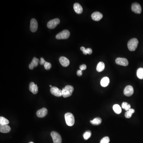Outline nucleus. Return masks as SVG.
Returning <instances> with one entry per match:
<instances>
[{"label":"nucleus","mask_w":143,"mask_h":143,"mask_svg":"<svg viewBox=\"0 0 143 143\" xmlns=\"http://www.w3.org/2000/svg\"><path fill=\"white\" fill-rule=\"evenodd\" d=\"M47 112L48 111L47 109L45 108H43L38 110L36 114L38 117L43 118L47 115Z\"/></svg>","instance_id":"nucleus-13"},{"label":"nucleus","mask_w":143,"mask_h":143,"mask_svg":"<svg viewBox=\"0 0 143 143\" xmlns=\"http://www.w3.org/2000/svg\"><path fill=\"white\" fill-rule=\"evenodd\" d=\"M77 74L78 76H81L82 74V70H78L77 72Z\"/></svg>","instance_id":"nucleus-33"},{"label":"nucleus","mask_w":143,"mask_h":143,"mask_svg":"<svg viewBox=\"0 0 143 143\" xmlns=\"http://www.w3.org/2000/svg\"><path fill=\"white\" fill-rule=\"evenodd\" d=\"M39 63V60L36 57H34L32 60L31 63L29 65V68L30 70L33 69L34 67L37 66L38 63Z\"/></svg>","instance_id":"nucleus-16"},{"label":"nucleus","mask_w":143,"mask_h":143,"mask_svg":"<svg viewBox=\"0 0 143 143\" xmlns=\"http://www.w3.org/2000/svg\"><path fill=\"white\" fill-rule=\"evenodd\" d=\"M54 143H61L62 138L60 135L56 132H52L51 133Z\"/></svg>","instance_id":"nucleus-5"},{"label":"nucleus","mask_w":143,"mask_h":143,"mask_svg":"<svg viewBox=\"0 0 143 143\" xmlns=\"http://www.w3.org/2000/svg\"><path fill=\"white\" fill-rule=\"evenodd\" d=\"M102 122V119L99 117L95 118L92 121H90V122L92 124L94 125H99Z\"/></svg>","instance_id":"nucleus-21"},{"label":"nucleus","mask_w":143,"mask_h":143,"mask_svg":"<svg viewBox=\"0 0 143 143\" xmlns=\"http://www.w3.org/2000/svg\"><path fill=\"white\" fill-rule=\"evenodd\" d=\"M60 64L64 67L68 66L70 64V61L68 58L65 56H61L59 58Z\"/></svg>","instance_id":"nucleus-15"},{"label":"nucleus","mask_w":143,"mask_h":143,"mask_svg":"<svg viewBox=\"0 0 143 143\" xmlns=\"http://www.w3.org/2000/svg\"><path fill=\"white\" fill-rule=\"evenodd\" d=\"M44 68L47 70H49L51 68V65L50 63H48V62H46L44 65Z\"/></svg>","instance_id":"nucleus-29"},{"label":"nucleus","mask_w":143,"mask_h":143,"mask_svg":"<svg viewBox=\"0 0 143 143\" xmlns=\"http://www.w3.org/2000/svg\"><path fill=\"white\" fill-rule=\"evenodd\" d=\"M105 64L102 62H100L98 64L97 66V70L98 72H101L103 71L105 69Z\"/></svg>","instance_id":"nucleus-20"},{"label":"nucleus","mask_w":143,"mask_h":143,"mask_svg":"<svg viewBox=\"0 0 143 143\" xmlns=\"http://www.w3.org/2000/svg\"><path fill=\"white\" fill-rule=\"evenodd\" d=\"M74 91V88L73 86L70 85H67L63 88L62 90V95L64 98H68L72 95Z\"/></svg>","instance_id":"nucleus-1"},{"label":"nucleus","mask_w":143,"mask_h":143,"mask_svg":"<svg viewBox=\"0 0 143 143\" xmlns=\"http://www.w3.org/2000/svg\"><path fill=\"white\" fill-rule=\"evenodd\" d=\"M86 68H87V66H86V65H84V64L82 65H80V66H79V68L82 71L83 70H86Z\"/></svg>","instance_id":"nucleus-30"},{"label":"nucleus","mask_w":143,"mask_h":143,"mask_svg":"<svg viewBox=\"0 0 143 143\" xmlns=\"http://www.w3.org/2000/svg\"><path fill=\"white\" fill-rule=\"evenodd\" d=\"M11 128L8 125H0V132L3 133H7L11 131Z\"/></svg>","instance_id":"nucleus-18"},{"label":"nucleus","mask_w":143,"mask_h":143,"mask_svg":"<svg viewBox=\"0 0 143 143\" xmlns=\"http://www.w3.org/2000/svg\"><path fill=\"white\" fill-rule=\"evenodd\" d=\"M38 28V23L37 21L35 18L31 20L30 25V29L31 32H35L37 31Z\"/></svg>","instance_id":"nucleus-9"},{"label":"nucleus","mask_w":143,"mask_h":143,"mask_svg":"<svg viewBox=\"0 0 143 143\" xmlns=\"http://www.w3.org/2000/svg\"><path fill=\"white\" fill-rule=\"evenodd\" d=\"M135 112V110L132 109H130L129 110L127 111L125 113V117L127 119H129L132 117V114Z\"/></svg>","instance_id":"nucleus-25"},{"label":"nucleus","mask_w":143,"mask_h":143,"mask_svg":"<svg viewBox=\"0 0 143 143\" xmlns=\"http://www.w3.org/2000/svg\"><path fill=\"white\" fill-rule=\"evenodd\" d=\"M50 91L52 95L56 97H61L63 96L62 90L58 89L56 87H52L50 89Z\"/></svg>","instance_id":"nucleus-7"},{"label":"nucleus","mask_w":143,"mask_h":143,"mask_svg":"<svg viewBox=\"0 0 143 143\" xmlns=\"http://www.w3.org/2000/svg\"><path fill=\"white\" fill-rule=\"evenodd\" d=\"M46 62L45 61V60L44 59V58H42V57L41 58L40 61L39 62V63H40V64L41 65H44Z\"/></svg>","instance_id":"nucleus-32"},{"label":"nucleus","mask_w":143,"mask_h":143,"mask_svg":"<svg viewBox=\"0 0 143 143\" xmlns=\"http://www.w3.org/2000/svg\"><path fill=\"white\" fill-rule=\"evenodd\" d=\"M103 17V14L99 12H94L91 15V18L95 21H99Z\"/></svg>","instance_id":"nucleus-12"},{"label":"nucleus","mask_w":143,"mask_h":143,"mask_svg":"<svg viewBox=\"0 0 143 143\" xmlns=\"http://www.w3.org/2000/svg\"><path fill=\"white\" fill-rule=\"evenodd\" d=\"M116 63L117 65L121 66H127L128 65V62L126 58H118L115 60Z\"/></svg>","instance_id":"nucleus-11"},{"label":"nucleus","mask_w":143,"mask_h":143,"mask_svg":"<svg viewBox=\"0 0 143 143\" xmlns=\"http://www.w3.org/2000/svg\"><path fill=\"white\" fill-rule=\"evenodd\" d=\"M132 10L136 14H140L142 12V7L138 3L134 2L132 5Z\"/></svg>","instance_id":"nucleus-8"},{"label":"nucleus","mask_w":143,"mask_h":143,"mask_svg":"<svg viewBox=\"0 0 143 143\" xmlns=\"http://www.w3.org/2000/svg\"><path fill=\"white\" fill-rule=\"evenodd\" d=\"M91 132L89 130H88L84 133L83 137L85 140H87L90 138V137L91 136Z\"/></svg>","instance_id":"nucleus-27"},{"label":"nucleus","mask_w":143,"mask_h":143,"mask_svg":"<svg viewBox=\"0 0 143 143\" xmlns=\"http://www.w3.org/2000/svg\"><path fill=\"white\" fill-rule=\"evenodd\" d=\"M70 32L68 30H64L60 33H58L56 36V38L57 39H67L69 37Z\"/></svg>","instance_id":"nucleus-4"},{"label":"nucleus","mask_w":143,"mask_h":143,"mask_svg":"<svg viewBox=\"0 0 143 143\" xmlns=\"http://www.w3.org/2000/svg\"><path fill=\"white\" fill-rule=\"evenodd\" d=\"M124 94L127 97H130L133 94V89L131 86H128L125 88L124 91Z\"/></svg>","instance_id":"nucleus-10"},{"label":"nucleus","mask_w":143,"mask_h":143,"mask_svg":"<svg viewBox=\"0 0 143 143\" xmlns=\"http://www.w3.org/2000/svg\"><path fill=\"white\" fill-rule=\"evenodd\" d=\"M33 143V142H30V143Z\"/></svg>","instance_id":"nucleus-35"},{"label":"nucleus","mask_w":143,"mask_h":143,"mask_svg":"<svg viewBox=\"0 0 143 143\" xmlns=\"http://www.w3.org/2000/svg\"><path fill=\"white\" fill-rule=\"evenodd\" d=\"M137 76L140 79H143V68H139L137 71Z\"/></svg>","instance_id":"nucleus-24"},{"label":"nucleus","mask_w":143,"mask_h":143,"mask_svg":"<svg viewBox=\"0 0 143 143\" xmlns=\"http://www.w3.org/2000/svg\"><path fill=\"white\" fill-rule=\"evenodd\" d=\"M81 51H82L83 54L86 55L87 54L91 55L92 53V50L91 48H87L86 49L84 47H82L80 48Z\"/></svg>","instance_id":"nucleus-23"},{"label":"nucleus","mask_w":143,"mask_h":143,"mask_svg":"<svg viewBox=\"0 0 143 143\" xmlns=\"http://www.w3.org/2000/svg\"><path fill=\"white\" fill-rule=\"evenodd\" d=\"M110 142V139L109 137H105L103 138L100 141V143H109Z\"/></svg>","instance_id":"nucleus-28"},{"label":"nucleus","mask_w":143,"mask_h":143,"mask_svg":"<svg viewBox=\"0 0 143 143\" xmlns=\"http://www.w3.org/2000/svg\"><path fill=\"white\" fill-rule=\"evenodd\" d=\"M60 20L58 18H55L50 20L48 22L47 26L48 28L50 29H54L60 23Z\"/></svg>","instance_id":"nucleus-6"},{"label":"nucleus","mask_w":143,"mask_h":143,"mask_svg":"<svg viewBox=\"0 0 143 143\" xmlns=\"http://www.w3.org/2000/svg\"><path fill=\"white\" fill-rule=\"evenodd\" d=\"M65 117L67 125L70 126L74 125L75 123V119L72 113L67 112L65 114Z\"/></svg>","instance_id":"nucleus-3"},{"label":"nucleus","mask_w":143,"mask_h":143,"mask_svg":"<svg viewBox=\"0 0 143 143\" xmlns=\"http://www.w3.org/2000/svg\"><path fill=\"white\" fill-rule=\"evenodd\" d=\"M74 9L77 14H81L83 12L82 7L79 3H76L74 4Z\"/></svg>","instance_id":"nucleus-17"},{"label":"nucleus","mask_w":143,"mask_h":143,"mask_svg":"<svg viewBox=\"0 0 143 143\" xmlns=\"http://www.w3.org/2000/svg\"><path fill=\"white\" fill-rule=\"evenodd\" d=\"M9 123V120L2 117H0V125H8Z\"/></svg>","instance_id":"nucleus-26"},{"label":"nucleus","mask_w":143,"mask_h":143,"mask_svg":"<svg viewBox=\"0 0 143 143\" xmlns=\"http://www.w3.org/2000/svg\"><path fill=\"white\" fill-rule=\"evenodd\" d=\"M109 82L110 80L109 78L107 77H105L102 79L100 82V84L102 87H106L109 85Z\"/></svg>","instance_id":"nucleus-19"},{"label":"nucleus","mask_w":143,"mask_h":143,"mask_svg":"<svg viewBox=\"0 0 143 143\" xmlns=\"http://www.w3.org/2000/svg\"><path fill=\"white\" fill-rule=\"evenodd\" d=\"M128 105V103H126V102H123L122 103V108L123 109H126V108L127 105Z\"/></svg>","instance_id":"nucleus-31"},{"label":"nucleus","mask_w":143,"mask_h":143,"mask_svg":"<svg viewBox=\"0 0 143 143\" xmlns=\"http://www.w3.org/2000/svg\"><path fill=\"white\" fill-rule=\"evenodd\" d=\"M50 87H51V88H52V86H51V85H50Z\"/></svg>","instance_id":"nucleus-34"},{"label":"nucleus","mask_w":143,"mask_h":143,"mask_svg":"<svg viewBox=\"0 0 143 143\" xmlns=\"http://www.w3.org/2000/svg\"><path fill=\"white\" fill-rule=\"evenodd\" d=\"M113 109L114 112L117 114H119L121 113L122 112V109L120 107V105L118 104H115L113 106Z\"/></svg>","instance_id":"nucleus-22"},{"label":"nucleus","mask_w":143,"mask_h":143,"mask_svg":"<svg viewBox=\"0 0 143 143\" xmlns=\"http://www.w3.org/2000/svg\"><path fill=\"white\" fill-rule=\"evenodd\" d=\"M38 87L37 85L35 84V83L33 82L30 83L29 86V89L30 91L32 92L33 94H36L37 93L38 91Z\"/></svg>","instance_id":"nucleus-14"},{"label":"nucleus","mask_w":143,"mask_h":143,"mask_svg":"<svg viewBox=\"0 0 143 143\" xmlns=\"http://www.w3.org/2000/svg\"><path fill=\"white\" fill-rule=\"evenodd\" d=\"M138 41L136 38H132L129 41L128 43V47L130 51H135L138 47Z\"/></svg>","instance_id":"nucleus-2"}]
</instances>
